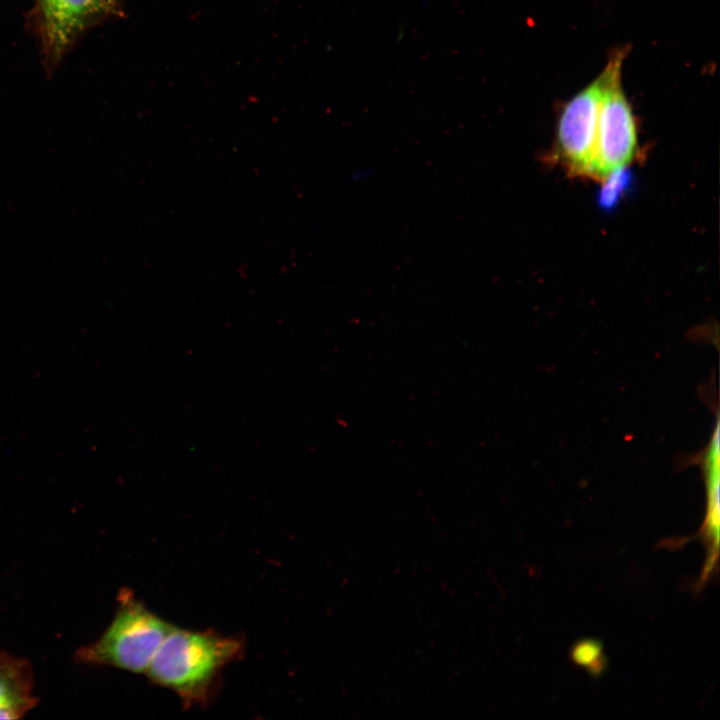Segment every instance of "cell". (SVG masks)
I'll list each match as a JSON object with an SVG mask.
<instances>
[{"label": "cell", "mask_w": 720, "mask_h": 720, "mask_svg": "<svg viewBox=\"0 0 720 720\" xmlns=\"http://www.w3.org/2000/svg\"><path fill=\"white\" fill-rule=\"evenodd\" d=\"M626 49L614 51L602 71L562 107L556 130L561 159L577 174L589 175L593 162L598 116L603 96L622 75Z\"/></svg>", "instance_id": "obj_3"}, {"label": "cell", "mask_w": 720, "mask_h": 720, "mask_svg": "<svg viewBox=\"0 0 720 720\" xmlns=\"http://www.w3.org/2000/svg\"><path fill=\"white\" fill-rule=\"evenodd\" d=\"M719 432H715L707 447L700 455L707 492V513L704 521L703 536L708 554L704 568L714 569L718 558L719 542Z\"/></svg>", "instance_id": "obj_7"}, {"label": "cell", "mask_w": 720, "mask_h": 720, "mask_svg": "<svg viewBox=\"0 0 720 720\" xmlns=\"http://www.w3.org/2000/svg\"><path fill=\"white\" fill-rule=\"evenodd\" d=\"M30 664L18 657L0 653V719L23 716L35 704Z\"/></svg>", "instance_id": "obj_6"}, {"label": "cell", "mask_w": 720, "mask_h": 720, "mask_svg": "<svg viewBox=\"0 0 720 720\" xmlns=\"http://www.w3.org/2000/svg\"><path fill=\"white\" fill-rule=\"evenodd\" d=\"M111 0H41L48 46L59 56L96 16L112 6Z\"/></svg>", "instance_id": "obj_5"}, {"label": "cell", "mask_w": 720, "mask_h": 720, "mask_svg": "<svg viewBox=\"0 0 720 720\" xmlns=\"http://www.w3.org/2000/svg\"><path fill=\"white\" fill-rule=\"evenodd\" d=\"M630 174L625 167L614 170L607 175L599 196L603 208L613 207L630 183Z\"/></svg>", "instance_id": "obj_8"}, {"label": "cell", "mask_w": 720, "mask_h": 720, "mask_svg": "<svg viewBox=\"0 0 720 720\" xmlns=\"http://www.w3.org/2000/svg\"><path fill=\"white\" fill-rule=\"evenodd\" d=\"M243 650L240 638L173 626L145 674L152 683L176 693L184 705L204 704L220 672Z\"/></svg>", "instance_id": "obj_1"}, {"label": "cell", "mask_w": 720, "mask_h": 720, "mask_svg": "<svg viewBox=\"0 0 720 720\" xmlns=\"http://www.w3.org/2000/svg\"><path fill=\"white\" fill-rule=\"evenodd\" d=\"M575 663L592 672H599L604 666L602 648L596 641H583L572 651Z\"/></svg>", "instance_id": "obj_9"}, {"label": "cell", "mask_w": 720, "mask_h": 720, "mask_svg": "<svg viewBox=\"0 0 720 720\" xmlns=\"http://www.w3.org/2000/svg\"><path fill=\"white\" fill-rule=\"evenodd\" d=\"M172 628L173 625L149 610L130 592L122 591L110 625L98 640L80 648L76 658L85 664L145 673Z\"/></svg>", "instance_id": "obj_2"}, {"label": "cell", "mask_w": 720, "mask_h": 720, "mask_svg": "<svg viewBox=\"0 0 720 720\" xmlns=\"http://www.w3.org/2000/svg\"><path fill=\"white\" fill-rule=\"evenodd\" d=\"M621 79L619 75L610 84L599 110L595 152L588 176L601 180L627 166L637 147L636 122Z\"/></svg>", "instance_id": "obj_4"}]
</instances>
